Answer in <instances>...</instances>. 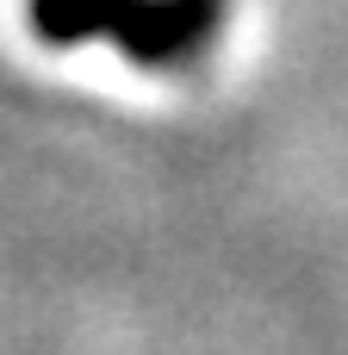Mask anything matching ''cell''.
<instances>
[{
    "label": "cell",
    "mask_w": 348,
    "mask_h": 355,
    "mask_svg": "<svg viewBox=\"0 0 348 355\" xmlns=\"http://www.w3.org/2000/svg\"><path fill=\"white\" fill-rule=\"evenodd\" d=\"M230 0H25V25L50 50L112 37L149 75H187L212 56Z\"/></svg>",
    "instance_id": "cell-1"
}]
</instances>
